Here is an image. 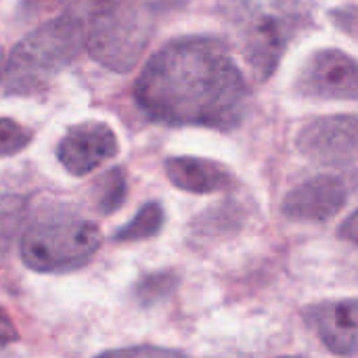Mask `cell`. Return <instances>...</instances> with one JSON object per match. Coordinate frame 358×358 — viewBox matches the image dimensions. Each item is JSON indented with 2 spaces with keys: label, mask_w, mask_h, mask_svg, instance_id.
<instances>
[{
  "label": "cell",
  "mask_w": 358,
  "mask_h": 358,
  "mask_svg": "<svg viewBox=\"0 0 358 358\" xmlns=\"http://www.w3.org/2000/svg\"><path fill=\"white\" fill-rule=\"evenodd\" d=\"M340 237L342 239H346V241H350L352 245H357L358 248V210L357 212H352L342 224H340Z\"/></svg>",
  "instance_id": "cell-20"
},
{
  "label": "cell",
  "mask_w": 358,
  "mask_h": 358,
  "mask_svg": "<svg viewBox=\"0 0 358 358\" xmlns=\"http://www.w3.org/2000/svg\"><path fill=\"white\" fill-rule=\"evenodd\" d=\"M166 176L176 189L195 195L229 191L237 182L233 172L224 164L191 155L170 157L166 162Z\"/></svg>",
  "instance_id": "cell-11"
},
{
  "label": "cell",
  "mask_w": 358,
  "mask_h": 358,
  "mask_svg": "<svg viewBox=\"0 0 358 358\" xmlns=\"http://www.w3.org/2000/svg\"><path fill=\"white\" fill-rule=\"evenodd\" d=\"M109 2H113V0H67V6H69L67 10L73 13V15H78L84 21L90 13L99 10L101 6H105Z\"/></svg>",
  "instance_id": "cell-18"
},
{
  "label": "cell",
  "mask_w": 358,
  "mask_h": 358,
  "mask_svg": "<svg viewBox=\"0 0 358 358\" xmlns=\"http://www.w3.org/2000/svg\"><path fill=\"white\" fill-rule=\"evenodd\" d=\"M334 25L348 34L350 38H355L358 42V6L357 4H346V6H338L329 13Z\"/></svg>",
  "instance_id": "cell-16"
},
{
  "label": "cell",
  "mask_w": 358,
  "mask_h": 358,
  "mask_svg": "<svg viewBox=\"0 0 358 358\" xmlns=\"http://www.w3.org/2000/svg\"><path fill=\"white\" fill-rule=\"evenodd\" d=\"M218 10L258 80L271 78L292 42L313 25L308 0H218Z\"/></svg>",
  "instance_id": "cell-2"
},
{
  "label": "cell",
  "mask_w": 358,
  "mask_h": 358,
  "mask_svg": "<svg viewBox=\"0 0 358 358\" xmlns=\"http://www.w3.org/2000/svg\"><path fill=\"white\" fill-rule=\"evenodd\" d=\"M348 201V189L340 176L319 174L296 185L281 203V212L292 222H327L338 216Z\"/></svg>",
  "instance_id": "cell-9"
},
{
  "label": "cell",
  "mask_w": 358,
  "mask_h": 358,
  "mask_svg": "<svg viewBox=\"0 0 358 358\" xmlns=\"http://www.w3.org/2000/svg\"><path fill=\"white\" fill-rule=\"evenodd\" d=\"M128 193L126 172L122 168H111L94 182V206L103 216L113 214L122 208Z\"/></svg>",
  "instance_id": "cell-13"
},
{
  "label": "cell",
  "mask_w": 358,
  "mask_h": 358,
  "mask_svg": "<svg viewBox=\"0 0 358 358\" xmlns=\"http://www.w3.org/2000/svg\"><path fill=\"white\" fill-rule=\"evenodd\" d=\"M164 220H166V214H164L162 203L157 201L145 203L141 212L113 235V239L120 243H126V241H143V239L155 237L164 229Z\"/></svg>",
  "instance_id": "cell-12"
},
{
  "label": "cell",
  "mask_w": 358,
  "mask_h": 358,
  "mask_svg": "<svg viewBox=\"0 0 358 358\" xmlns=\"http://www.w3.org/2000/svg\"><path fill=\"white\" fill-rule=\"evenodd\" d=\"M304 319L327 350L358 357V298L315 302L304 308Z\"/></svg>",
  "instance_id": "cell-10"
},
{
  "label": "cell",
  "mask_w": 358,
  "mask_h": 358,
  "mask_svg": "<svg viewBox=\"0 0 358 358\" xmlns=\"http://www.w3.org/2000/svg\"><path fill=\"white\" fill-rule=\"evenodd\" d=\"M292 90L315 103H357L358 59L340 48H317L300 63Z\"/></svg>",
  "instance_id": "cell-6"
},
{
  "label": "cell",
  "mask_w": 358,
  "mask_h": 358,
  "mask_svg": "<svg viewBox=\"0 0 358 358\" xmlns=\"http://www.w3.org/2000/svg\"><path fill=\"white\" fill-rule=\"evenodd\" d=\"M84 46L86 29L78 15L67 10L42 23L13 48L4 65L6 94L34 96L44 92Z\"/></svg>",
  "instance_id": "cell-3"
},
{
  "label": "cell",
  "mask_w": 358,
  "mask_h": 358,
  "mask_svg": "<svg viewBox=\"0 0 358 358\" xmlns=\"http://www.w3.org/2000/svg\"><path fill=\"white\" fill-rule=\"evenodd\" d=\"M105 355H115V357H174L180 355L176 350H166V348H153V346H141V348H122V350H109Z\"/></svg>",
  "instance_id": "cell-17"
},
{
  "label": "cell",
  "mask_w": 358,
  "mask_h": 358,
  "mask_svg": "<svg viewBox=\"0 0 358 358\" xmlns=\"http://www.w3.org/2000/svg\"><path fill=\"white\" fill-rule=\"evenodd\" d=\"M31 136L34 132L23 124L10 117H0V157H10L21 153L31 143Z\"/></svg>",
  "instance_id": "cell-14"
},
{
  "label": "cell",
  "mask_w": 358,
  "mask_h": 358,
  "mask_svg": "<svg viewBox=\"0 0 358 358\" xmlns=\"http://www.w3.org/2000/svg\"><path fill=\"white\" fill-rule=\"evenodd\" d=\"M174 285H176V277L172 273H153L136 285L134 294L141 304L149 306L166 298L174 289Z\"/></svg>",
  "instance_id": "cell-15"
},
{
  "label": "cell",
  "mask_w": 358,
  "mask_h": 358,
  "mask_svg": "<svg viewBox=\"0 0 358 358\" xmlns=\"http://www.w3.org/2000/svg\"><path fill=\"white\" fill-rule=\"evenodd\" d=\"M50 2H52V0H50ZM23 8L29 10V13H38V10L44 8V4H42V0H23Z\"/></svg>",
  "instance_id": "cell-21"
},
{
  "label": "cell",
  "mask_w": 358,
  "mask_h": 358,
  "mask_svg": "<svg viewBox=\"0 0 358 358\" xmlns=\"http://www.w3.org/2000/svg\"><path fill=\"white\" fill-rule=\"evenodd\" d=\"M296 149L323 166H348L358 162V115H321L304 124L296 136Z\"/></svg>",
  "instance_id": "cell-7"
},
{
  "label": "cell",
  "mask_w": 358,
  "mask_h": 358,
  "mask_svg": "<svg viewBox=\"0 0 358 358\" xmlns=\"http://www.w3.org/2000/svg\"><path fill=\"white\" fill-rule=\"evenodd\" d=\"M19 340V334L10 321V317L6 315V310L0 306V348H6L10 344H15Z\"/></svg>",
  "instance_id": "cell-19"
},
{
  "label": "cell",
  "mask_w": 358,
  "mask_h": 358,
  "mask_svg": "<svg viewBox=\"0 0 358 358\" xmlns=\"http://www.w3.org/2000/svg\"><path fill=\"white\" fill-rule=\"evenodd\" d=\"M138 107L170 126L237 128L250 107L248 82L216 38H178L159 48L134 82Z\"/></svg>",
  "instance_id": "cell-1"
},
{
  "label": "cell",
  "mask_w": 358,
  "mask_h": 358,
  "mask_svg": "<svg viewBox=\"0 0 358 358\" xmlns=\"http://www.w3.org/2000/svg\"><path fill=\"white\" fill-rule=\"evenodd\" d=\"M94 222L76 214H48L34 220L21 237V260L38 273H59L84 264L101 248Z\"/></svg>",
  "instance_id": "cell-5"
},
{
  "label": "cell",
  "mask_w": 358,
  "mask_h": 358,
  "mask_svg": "<svg viewBox=\"0 0 358 358\" xmlns=\"http://www.w3.org/2000/svg\"><path fill=\"white\" fill-rule=\"evenodd\" d=\"M86 50L103 67L128 73L143 57L153 21L136 0H113L86 17Z\"/></svg>",
  "instance_id": "cell-4"
},
{
  "label": "cell",
  "mask_w": 358,
  "mask_h": 358,
  "mask_svg": "<svg viewBox=\"0 0 358 358\" xmlns=\"http://www.w3.org/2000/svg\"><path fill=\"white\" fill-rule=\"evenodd\" d=\"M120 143L105 122H80L71 126L57 145V157L71 176H86L115 157Z\"/></svg>",
  "instance_id": "cell-8"
},
{
  "label": "cell",
  "mask_w": 358,
  "mask_h": 358,
  "mask_svg": "<svg viewBox=\"0 0 358 358\" xmlns=\"http://www.w3.org/2000/svg\"><path fill=\"white\" fill-rule=\"evenodd\" d=\"M4 65H6L4 63V52H2V46H0V78L4 76Z\"/></svg>",
  "instance_id": "cell-22"
}]
</instances>
